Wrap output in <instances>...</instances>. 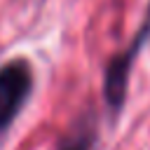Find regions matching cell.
Returning a JSON list of instances; mask_svg holds the SVG:
<instances>
[{
  "mask_svg": "<svg viewBox=\"0 0 150 150\" xmlns=\"http://www.w3.org/2000/svg\"><path fill=\"white\" fill-rule=\"evenodd\" d=\"M98 138V124H96V115H84L80 117L73 129L61 138L56 150H94Z\"/></svg>",
  "mask_w": 150,
  "mask_h": 150,
  "instance_id": "obj_3",
  "label": "cell"
},
{
  "mask_svg": "<svg viewBox=\"0 0 150 150\" xmlns=\"http://www.w3.org/2000/svg\"><path fill=\"white\" fill-rule=\"evenodd\" d=\"M33 87L35 75L26 59H9L0 66V138L28 103Z\"/></svg>",
  "mask_w": 150,
  "mask_h": 150,
  "instance_id": "obj_2",
  "label": "cell"
},
{
  "mask_svg": "<svg viewBox=\"0 0 150 150\" xmlns=\"http://www.w3.org/2000/svg\"><path fill=\"white\" fill-rule=\"evenodd\" d=\"M150 42V5L145 12V19L141 23V28L136 30V35L131 38V42L127 45L124 52L115 54L108 66H105V75H103V98L105 105L110 110V115H117L127 101V89H129V75L131 68L141 54V49Z\"/></svg>",
  "mask_w": 150,
  "mask_h": 150,
  "instance_id": "obj_1",
  "label": "cell"
}]
</instances>
